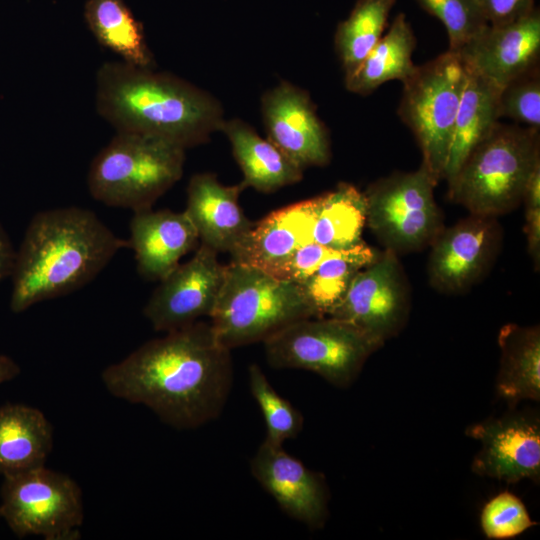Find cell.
Listing matches in <instances>:
<instances>
[{"label": "cell", "instance_id": "obj_1", "mask_svg": "<svg viewBox=\"0 0 540 540\" xmlns=\"http://www.w3.org/2000/svg\"><path fill=\"white\" fill-rule=\"evenodd\" d=\"M114 397L150 409L163 423L190 430L220 416L233 385L231 350L210 323L196 321L149 340L101 373Z\"/></svg>", "mask_w": 540, "mask_h": 540}, {"label": "cell", "instance_id": "obj_2", "mask_svg": "<svg viewBox=\"0 0 540 540\" xmlns=\"http://www.w3.org/2000/svg\"><path fill=\"white\" fill-rule=\"evenodd\" d=\"M127 247V240L89 209L70 206L36 213L16 250L10 310L22 313L82 288Z\"/></svg>", "mask_w": 540, "mask_h": 540}, {"label": "cell", "instance_id": "obj_3", "mask_svg": "<svg viewBox=\"0 0 540 540\" xmlns=\"http://www.w3.org/2000/svg\"><path fill=\"white\" fill-rule=\"evenodd\" d=\"M96 108L116 132L158 138L185 150L206 143L225 121L221 103L207 91L123 61L98 69Z\"/></svg>", "mask_w": 540, "mask_h": 540}, {"label": "cell", "instance_id": "obj_4", "mask_svg": "<svg viewBox=\"0 0 540 540\" xmlns=\"http://www.w3.org/2000/svg\"><path fill=\"white\" fill-rule=\"evenodd\" d=\"M319 317L303 289L257 267L231 261L210 324L221 345L263 342L298 320Z\"/></svg>", "mask_w": 540, "mask_h": 540}, {"label": "cell", "instance_id": "obj_5", "mask_svg": "<svg viewBox=\"0 0 540 540\" xmlns=\"http://www.w3.org/2000/svg\"><path fill=\"white\" fill-rule=\"evenodd\" d=\"M539 131L498 122L447 181L449 199L475 215L497 217L514 210L540 164Z\"/></svg>", "mask_w": 540, "mask_h": 540}, {"label": "cell", "instance_id": "obj_6", "mask_svg": "<svg viewBox=\"0 0 540 540\" xmlns=\"http://www.w3.org/2000/svg\"><path fill=\"white\" fill-rule=\"evenodd\" d=\"M185 149L170 142L116 132L91 162V196L109 207L133 212L152 205L183 175Z\"/></svg>", "mask_w": 540, "mask_h": 540}, {"label": "cell", "instance_id": "obj_7", "mask_svg": "<svg viewBox=\"0 0 540 540\" xmlns=\"http://www.w3.org/2000/svg\"><path fill=\"white\" fill-rule=\"evenodd\" d=\"M466 81V67L457 52L447 50L416 66L403 82L398 116L412 131L422 164L435 185L444 179L453 130Z\"/></svg>", "mask_w": 540, "mask_h": 540}, {"label": "cell", "instance_id": "obj_8", "mask_svg": "<svg viewBox=\"0 0 540 540\" xmlns=\"http://www.w3.org/2000/svg\"><path fill=\"white\" fill-rule=\"evenodd\" d=\"M262 343L271 367L311 371L339 388L349 387L381 347L352 324L330 316L298 320Z\"/></svg>", "mask_w": 540, "mask_h": 540}, {"label": "cell", "instance_id": "obj_9", "mask_svg": "<svg viewBox=\"0 0 540 540\" xmlns=\"http://www.w3.org/2000/svg\"><path fill=\"white\" fill-rule=\"evenodd\" d=\"M423 166L396 172L371 183L363 192L365 225L385 247L400 253L430 245L444 228L434 187Z\"/></svg>", "mask_w": 540, "mask_h": 540}, {"label": "cell", "instance_id": "obj_10", "mask_svg": "<svg viewBox=\"0 0 540 540\" xmlns=\"http://www.w3.org/2000/svg\"><path fill=\"white\" fill-rule=\"evenodd\" d=\"M3 477L0 516L17 537H81L83 497L73 478L45 465Z\"/></svg>", "mask_w": 540, "mask_h": 540}, {"label": "cell", "instance_id": "obj_11", "mask_svg": "<svg viewBox=\"0 0 540 540\" xmlns=\"http://www.w3.org/2000/svg\"><path fill=\"white\" fill-rule=\"evenodd\" d=\"M409 306L408 284L398 255L384 249L357 272L327 316L352 324L382 346L401 331Z\"/></svg>", "mask_w": 540, "mask_h": 540}, {"label": "cell", "instance_id": "obj_12", "mask_svg": "<svg viewBox=\"0 0 540 540\" xmlns=\"http://www.w3.org/2000/svg\"><path fill=\"white\" fill-rule=\"evenodd\" d=\"M225 275L218 253L201 244L195 254L159 281L143 308L155 331L169 332L210 317Z\"/></svg>", "mask_w": 540, "mask_h": 540}, {"label": "cell", "instance_id": "obj_13", "mask_svg": "<svg viewBox=\"0 0 540 540\" xmlns=\"http://www.w3.org/2000/svg\"><path fill=\"white\" fill-rule=\"evenodd\" d=\"M501 241L496 217L470 214L442 231L430 244L428 276L439 292L458 293L488 270Z\"/></svg>", "mask_w": 540, "mask_h": 540}, {"label": "cell", "instance_id": "obj_14", "mask_svg": "<svg viewBox=\"0 0 540 540\" xmlns=\"http://www.w3.org/2000/svg\"><path fill=\"white\" fill-rule=\"evenodd\" d=\"M465 434L480 442L472 461L475 474L507 483L538 480L540 421L537 416L510 414L469 426Z\"/></svg>", "mask_w": 540, "mask_h": 540}, {"label": "cell", "instance_id": "obj_15", "mask_svg": "<svg viewBox=\"0 0 540 540\" xmlns=\"http://www.w3.org/2000/svg\"><path fill=\"white\" fill-rule=\"evenodd\" d=\"M253 477L281 510L310 529L322 528L328 517L329 490L324 476L307 468L283 445L266 439L250 460Z\"/></svg>", "mask_w": 540, "mask_h": 540}, {"label": "cell", "instance_id": "obj_16", "mask_svg": "<svg viewBox=\"0 0 540 540\" xmlns=\"http://www.w3.org/2000/svg\"><path fill=\"white\" fill-rule=\"evenodd\" d=\"M261 111L267 139L297 166L329 163V135L306 91L282 82L263 95Z\"/></svg>", "mask_w": 540, "mask_h": 540}, {"label": "cell", "instance_id": "obj_17", "mask_svg": "<svg viewBox=\"0 0 540 540\" xmlns=\"http://www.w3.org/2000/svg\"><path fill=\"white\" fill-rule=\"evenodd\" d=\"M457 53L469 69L504 87L539 67V9L513 22L488 24Z\"/></svg>", "mask_w": 540, "mask_h": 540}, {"label": "cell", "instance_id": "obj_18", "mask_svg": "<svg viewBox=\"0 0 540 540\" xmlns=\"http://www.w3.org/2000/svg\"><path fill=\"white\" fill-rule=\"evenodd\" d=\"M244 189L242 183L225 186L212 173L191 177L184 212L201 244L230 255L240 247L254 226L239 205V195Z\"/></svg>", "mask_w": 540, "mask_h": 540}, {"label": "cell", "instance_id": "obj_19", "mask_svg": "<svg viewBox=\"0 0 540 540\" xmlns=\"http://www.w3.org/2000/svg\"><path fill=\"white\" fill-rule=\"evenodd\" d=\"M133 213L127 242L134 251L137 271L145 280L160 281L195 248L197 231L184 211L149 208Z\"/></svg>", "mask_w": 540, "mask_h": 540}, {"label": "cell", "instance_id": "obj_20", "mask_svg": "<svg viewBox=\"0 0 540 540\" xmlns=\"http://www.w3.org/2000/svg\"><path fill=\"white\" fill-rule=\"evenodd\" d=\"M243 173L242 184L263 193L274 192L299 182L303 169L290 160L269 139H263L240 119L225 120L221 130Z\"/></svg>", "mask_w": 540, "mask_h": 540}, {"label": "cell", "instance_id": "obj_21", "mask_svg": "<svg viewBox=\"0 0 540 540\" xmlns=\"http://www.w3.org/2000/svg\"><path fill=\"white\" fill-rule=\"evenodd\" d=\"M53 447V426L38 408L9 403L0 407V474L44 466Z\"/></svg>", "mask_w": 540, "mask_h": 540}, {"label": "cell", "instance_id": "obj_22", "mask_svg": "<svg viewBox=\"0 0 540 540\" xmlns=\"http://www.w3.org/2000/svg\"><path fill=\"white\" fill-rule=\"evenodd\" d=\"M458 107L444 179L449 181L471 151L499 122L500 88L469 69Z\"/></svg>", "mask_w": 540, "mask_h": 540}, {"label": "cell", "instance_id": "obj_23", "mask_svg": "<svg viewBox=\"0 0 540 540\" xmlns=\"http://www.w3.org/2000/svg\"><path fill=\"white\" fill-rule=\"evenodd\" d=\"M501 357L497 394L509 404L540 400V328L504 325L498 334Z\"/></svg>", "mask_w": 540, "mask_h": 540}, {"label": "cell", "instance_id": "obj_24", "mask_svg": "<svg viewBox=\"0 0 540 540\" xmlns=\"http://www.w3.org/2000/svg\"><path fill=\"white\" fill-rule=\"evenodd\" d=\"M416 38L404 13L394 18L388 32L380 38L358 68L345 76L348 91L368 95L382 84L399 80L402 83L416 68L412 53Z\"/></svg>", "mask_w": 540, "mask_h": 540}, {"label": "cell", "instance_id": "obj_25", "mask_svg": "<svg viewBox=\"0 0 540 540\" xmlns=\"http://www.w3.org/2000/svg\"><path fill=\"white\" fill-rule=\"evenodd\" d=\"M312 199V240L333 249H348L362 240L365 226L363 192L347 183Z\"/></svg>", "mask_w": 540, "mask_h": 540}, {"label": "cell", "instance_id": "obj_26", "mask_svg": "<svg viewBox=\"0 0 540 540\" xmlns=\"http://www.w3.org/2000/svg\"><path fill=\"white\" fill-rule=\"evenodd\" d=\"M84 18L96 40L123 62L153 68L142 24L125 0H85Z\"/></svg>", "mask_w": 540, "mask_h": 540}, {"label": "cell", "instance_id": "obj_27", "mask_svg": "<svg viewBox=\"0 0 540 540\" xmlns=\"http://www.w3.org/2000/svg\"><path fill=\"white\" fill-rule=\"evenodd\" d=\"M378 254L363 241L354 247L336 251L318 266L301 288L319 317L329 314L357 272L371 263Z\"/></svg>", "mask_w": 540, "mask_h": 540}, {"label": "cell", "instance_id": "obj_28", "mask_svg": "<svg viewBox=\"0 0 540 540\" xmlns=\"http://www.w3.org/2000/svg\"><path fill=\"white\" fill-rule=\"evenodd\" d=\"M396 0H357L337 26L334 43L345 76L352 74L383 36Z\"/></svg>", "mask_w": 540, "mask_h": 540}, {"label": "cell", "instance_id": "obj_29", "mask_svg": "<svg viewBox=\"0 0 540 540\" xmlns=\"http://www.w3.org/2000/svg\"><path fill=\"white\" fill-rule=\"evenodd\" d=\"M250 392L257 402L266 425V440L283 445L296 438L303 429V415L273 388L260 366L248 367Z\"/></svg>", "mask_w": 540, "mask_h": 540}, {"label": "cell", "instance_id": "obj_30", "mask_svg": "<svg viewBox=\"0 0 540 540\" xmlns=\"http://www.w3.org/2000/svg\"><path fill=\"white\" fill-rule=\"evenodd\" d=\"M422 9L446 28L449 49L461 50L488 22L475 0H416Z\"/></svg>", "mask_w": 540, "mask_h": 540}, {"label": "cell", "instance_id": "obj_31", "mask_svg": "<svg viewBox=\"0 0 540 540\" xmlns=\"http://www.w3.org/2000/svg\"><path fill=\"white\" fill-rule=\"evenodd\" d=\"M499 114L540 130L539 67L521 75L500 88Z\"/></svg>", "mask_w": 540, "mask_h": 540}, {"label": "cell", "instance_id": "obj_32", "mask_svg": "<svg viewBox=\"0 0 540 540\" xmlns=\"http://www.w3.org/2000/svg\"><path fill=\"white\" fill-rule=\"evenodd\" d=\"M480 523L489 539L513 538L537 524L523 502L510 492H502L486 503Z\"/></svg>", "mask_w": 540, "mask_h": 540}, {"label": "cell", "instance_id": "obj_33", "mask_svg": "<svg viewBox=\"0 0 540 540\" xmlns=\"http://www.w3.org/2000/svg\"><path fill=\"white\" fill-rule=\"evenodd\" d=\"M488 24L500 25L518 20L534 8V0H475Z\"/></svg>", "mask_w": 540, "mask_h": 540}, {"label": "cell", "instance_id": "obj_34", "mask_svg": "<svg viewBox=\"0 0 540 540\" xmlns=\"http://www.w3.org/2000/svg\"><path fill=\"white\" fill-rule=\"evenodd\" d=\"M16 258V249L12 241L0 224V284L10 278Z\"/></svg>", "mask_w": 540, "mask_h": 540}, {"label": "cell", "instance_id": "obj_35", "mask_svg": "<svg viewBox=\"0 0 540 540\" xmlns=\"http://www.w3.org/2000/svg\"><path fill=\"white\" fill-rule=\"evenodd\" d=\"M20 372L21 368L13 358L0 354V384L13 380Z\"/></svg>", "mask_w": 540, "mask_h": 540}, {"label": "cell", "instance_id": "obj_36", "mask_svg": "<svg viewBox=\"0 0 540 540\" xmlns=\"http://www.w3.org/2000/svg\"><path fill=\"white\" fill-rule=\"evenodd\" d=\"M0 518H1V516H0Z\"/></svg>", "mask_w": 540, "mask_h": 540}]
</instances>
